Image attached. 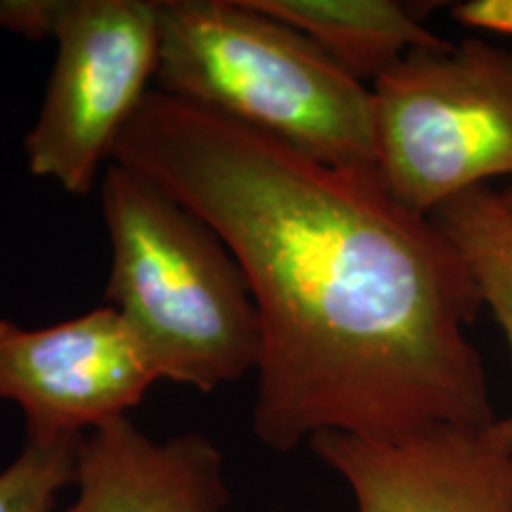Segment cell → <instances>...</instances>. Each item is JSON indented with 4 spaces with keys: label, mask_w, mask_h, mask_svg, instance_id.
I'll return each mask as SVG.
<instances>
[{
    "label": "cell",
    "mask_w": 512,
    "mask_h": 512,
    "mask_svg": "<svg viewBox=\"0 0 512 512\" xmlns=\"http://www.w3.org/2000/svg\"><path fill=\"white\" fill-rule=\"evenodd\" d=\"M309 446L347 484L351 512H512V446L496 422L389 441L325 432Z\"/></svg>",
    "instance_id": "obj_7"
},
{
    "label": "cell",
    "mask_w": 512,
    "mask_h": 512,
    "mask_svg": "<svg viewBox=\"0 0 512 512\" xmlns=\"http://www.w3.org/2000/svg\"><path fill=\"white\" fill-rule=\"evenodd\" d=\"M501 195H503V200H505V204H508V207L512 209V185H510V188H508V190H503V192H501Z\"/></svg>",
    "instance_id": "obj_13"
},
{
    "label": "cell",
    "mask_w": 512,
    "mask_h": 512,
    "mask_svg": "<svg viewBox=\"0 0 512 512\" xmlns=\"http://www.w3.org/2000/svg\"><path fill=\"white\" fill-rule=\"evenodd\" d=\"M448 15L463 27L512 36V0H463L448 5Z\"/></svg>",
    "instance_id": "obj_12"
},
{
    "label": "cell",
    "mask_w": 512,
    "mask_h": 512,
    "mask_svg": "<svg viewBox=\"0 0 512 512\" xmlns=\"http://www.w3.org/2000/svg\"><path fill=\"white\" fill-rule=\"evenodd\" d=\"M83 437H27L0 470V512H60V496L74 486Z\"/></svg>",
    "instance_id": "obj_11"
},
{
    "label": "cell",
    "mask_w": 512,
    "mask_h": 512,
    "mask_svg": "<svg viewBox=\"0 0 512 512\" xmlns=\"http://www.w3.org/2000/svg\"><path fill=\"white\" fill-rule=\"evenodd\" d=\"M0 29L55 38V67L24 155L36 178L86 195L152 91L159 0H0Z\"/></svg>",
    "instance_id": "obj_5"
},
{
    "label": "cell",
    "mask_w": 512,
    "mask_h": 512,
    "mask_svg": "<svg viewBox=\"0 0 512 512\" xmlns=\"http://www.w3.org/2000/svg\"><path fill=\"white\" fill-rule=\"evenodd\" d=\"M292 29L302 31L330 60L366 86L415 50L441 48L411 5L396 0H249Z\"/></svg>",
    "instance_id": "obj_9"
},
{
    "label": "cell",
    "mask_w": 512,
    "mask_h": 512,
    "mask_svg": "<svg viewBox=\"0 0 512 512\" xmlns=\"http://www.w3.org/2000/svg\"><path fill=\"white\" fill-rule=\"evenodd\" d=\"M112 162L195 211L245 273L264 332L252 430L266 448L498 420L467 337L484 309L475 278L377 169L323 164L157 88Z\"/></svg>",
    "instance_id": "obj_1"
},
{
    "label": "cell",
    "mask_w": 512,
    "mask_h": 512,
    "mask_svg": "<svg viewBox=\"0 0 512 512\" xmlns=\"http://www.w3.org/2000/svg\"><path fill=\"white\" fill-rule=\"evenodd\" d=\"M159 380L143 339L110 304L48 328L0 318V399L22 411L27 437H86L128 418Z\"/></svg>",
    "instance_id": "obj_6"
},
{
    "label": "cell",
    "mask_w": 512,
    "mask_h": 512,
    "mask_svg": "<svg viewBox=\"0 0 512 512\" xmlns=\"http://www.w3.org/2000/svg\"><path fill=\"white\" fill-rule=\"evenodd\" d=\"M430 219L465 259L512 354V209L501 192L486 185L441 204ZM496 427L512 446V413L498 418Z\"/></svg>",
    "instance_id": "obj_10"
},
{
    "label": "cell",
    "mask_w": 512,
    "mask_h": 512,
    "mask_svg": "<svg viewBox=\"0 0 512 512\" xmlns=\"http://www.w3.org/2000/svg\"><path fill=\"white\" fill-rule=\"evenodd\" d=\"M100 204L112 247L105 304L143 339L162 380L209 394L256 373L259 311L214 228L119 162L105 166Z\"/></svg>",
    "instance_id": "obj_2"
},
{
    "label": "cell",
    "mask_w": 512,
    "mask_h": 512,
    "mask_svg": "<svg viewBox=\"0 0 512 512\" xmlns=\"http://www.w3.org/2000/svg\"><path fill=\"white\" fill-rule=\"evenodd\" d=\"M74 498L60 512H223L226 458L207 434L152 439L131 418L81 439Z\"/></svg>",
    "instance_id": "obj_8"
},
{
    "label": "cell",
    "mask_w": 512,
    "mask_h": 512,
    "mask_svg": "<svg viewBox=\"0 0 512 512\" xmlns=\"http://www.w3.org/2000/svg\"><path fill=\"white\" fill-rule=\"evenodd\" d=\"M370 91L377 174L403 207L432 216L512 176V50L482 38L415 50Z\"/></svg>",
    "instance_id": "obj_4"
},
{
    "label": "cell",
    "mask_w": 512,
    "mask_h": 512,
    "mask_svg": "<svg viewBox=\"0 0 512 512\" xmlns=\"http://www.w3.org/2000/svg\"><path fill=\"white\" fill-rule=\"evenodd\" d=\"M155 88L323 164L377 169L370 86L249 0H159Z\"/></svg>",
    "instance_id": "obj_3"
}]
</instances>
